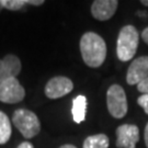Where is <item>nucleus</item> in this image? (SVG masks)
Here are the masks:
<instances>
[{
  "label": "nucleus",
  "mask_w": 148,
  "mask_h": 148,
  "mask_svg": "<svg viewBox=\"0 0 148 148\" xmlns=\"http://www.w3.org/2000/svg\"><path fill=\"white\" fill-rule=\"evenodd\" d=\"M80 52L87 66L100 67L106 56V45L102 37L95 32H87L80 40Z\"/></svg>",
  "instance_id": "f257e3e1"
},
{
  "label": "nucleus",
  "mask_w": 148,
  "mask_h": 148,
  "mask_svg": "<svg viewBox=\"0 0 148 148\" xmlns=\"http://www.w3.org/2000/svg\"><path fill=\"white\" fill-rule=\"evenodd\" d=\"M139 43V34L137 29L131 24L121 29L117 36L116 54L122 62H128L136 54Z\"/></svg>",
  "instance_id": "f03ea898"
},
{
  "label": "nucleus",
  "mask_w": 148,
  "mask_h": 148,
  "mask_svg": "<svg viewBox=\"0 0 148 148\" xmlns=\"http://www.w3.org/2000/svg\"><path fill=\"white\" fill-rule=\"evenodd\" d=\"M12 122L25 138L36 136L41 131V124L36 114L25 109H19L13 113Z\"/></svg>",
  "instance_id": "7ed1b4c3"
},
{
  "label": "nucleus",
  "mask_w": 148,
  "mask_h": 148,
  "mask_svg": "<svg viewBox=\"0 0 148 148\" xmlns=\"http://www.w3.org/2000/svg\"><path fill=\"white\" fill-rule=\"evenodd\" d=\"M106 106L113 117L122 119L127 113V99L125 91L120 85H112L106 92Z\"/></svg>",
  "instance_id": "20e7f679"
},
{
  "label": "nucleus",
  "mask_w": 148,
  "mask_h": 148,
  "mask_svg": "<svg viewBox=\"0 0 148 148\" xmlns=\"http://www.w3.org/2000/svg\"><path fill=\"white\" fill-rule=\"evenodd\" d=\"M25 90L16 78H11L0 84V101L5 103H18L24 99Z\"/></svg>",
  "instance_id": "39448f33"
},
{
  "label": "nucleus",
  "mask_w": 148,
  "mask_h": 148,
  "mask_svg": "<svg viewBox=\"0 0 148 148\" xmlns=\"http://www.w3.org/2000/svg\"><path fill=\"white\" fill-rule=\"evenodd\" d=\"M74 89L73 81L64 76L54 77L45 86V95L49 99H58Z\"/></svg>",
  "instance_id": "423d86ee"
},
{
  "label": "nucleus",
  "mask_w": 148,
  "mask_h": 148,
  "mask_svg": "<svg viewBox=\"0 0 148 148\" xmlns=\"http://www.w3.org/2000/svg\"><path fill=\"white\" fill-rule=\"evenodd\" d=\"M139 140V130L133 124H123L116 128V147L135 148Z\"/></svg>",
  "instance_id": "0eeeda50"
},
{
  "label": "nucleus",
  "mask_w": 148,
  "mask_h": 148,
  "mask_svg": "<svg viewBox=\"0 0 148 148\" xmlns=\"http://www.w3.org/2000/svg\"><path fill=\"white\" fill-rule=\"evenodd\" d=\"M148 78V56L134 59L127 69L126 81L128 85H138Z\"/></svg>",
  "instance_id": "6e6552de"
},
{
  "label": "nucleus",
  "mask_w": 148,
  "mask_h": 148,
  "mask_svg": "<svg viewBox=\"0 0 148 148\" xmlns=\"http://www.w3.org/2000/svg\"><path fill=\"white\" fill-rule=\"evenodd\" d=\"M117 5V0H95L91 5V13L97 20L106 21L114 16Z\"/></svg>",
  "instance_id": "1a4fd4ad"
},
{
  "label": "nucleus",
  "mask_w": 148,
  "mask_h": 148,
  "mask_svg": "<svg viewBox=\"0 0 148 148\" xmlns=\"http://www.w3.org/2000/svg\"><path fill=\"white\" fill-rule=\"evenodd\" d=\"M21 71V62L16 55H7L0 59V84L11 78H16Z\"/></svg>",
  "instance_id": "9d476101"
},
{
  "label": "nucleus",
  "mask_w": 148,
  "mask_h": 148,
  "mask_svg": "<svg viewBox=\"0 0 148 148\" xmlns=\"http://www.w3.org/2000/svg\"><path fill=\"white\" fill-rule=\"evenodd\" d=\"M86 111H87V98L85 95H78L73 100V119L76 123H81L85 121Z\"/></svg>",
  "instance_id": "9b49d317"
},
{
  "label": "nucleus",
  "mask_w": 148,
  "mask_h": 148,
  "mask_svg": "<svg viewBox=\"0 0 148 148\" xmlns=\"http://www.w3.org/2000/svg\"><path fill=\"white\" fill-rule=\"evenodd\" d=\"M109 137L106 134H97L85 139L82 148H109Z\"/></svg>",
  "instance_id": "f8f14e48"
},
{
  "label": "nucleus",
  "mask_w": 148,
  "mask_h": 148,
  "mask_svg": "<svg viewBox=\"0 0 148 148\" xmlns=\"http://www.w3.org/2000/svg\"><path fill=\"white\" fill-rule=\"evenodd\" d=\"M11 136V124L7 114L0 111V145L8 143Z\"/></svg>",
  "instance_id": "ddd939ff"
},
{
  "label": "nucleus",
  "mask_w": 148,
  "mask_h": 148,
  "mask_svg": "<svg viewBox=\"0 0 148 148\" xmlns=\"http://www.w3.org/2000/svg\"><path fill=\"white\" fill-rule=\"evenodd\" d=\"M5 9L11 11L20 10L25 5L29 3V0H1Z\"/></svg>",
  "instance_id": "4468645a"
},
{
  "label": "nucleus",
  "mask_w": 148,
  "mask_h": 148,
  "mask_svg": "<svg viewBox=\"0 0 148 148\" xmlns=\"http://www.w3.org/2000/svg\"><path fill=\"white\" fill-rule=\"evenodd\" d=\"M137 103L144 109L145 113L148 115V95H142L137 99Z\"/></svg>",
  "instance_id": "2eb2a0df"
},
{
  "label": "nucleus",
  "mask_w": 148,
  "mask_h": 148,
  "mask_svg": "<svg viewBox=\"0 0 148 148\" xmlns=\"http://www.w3.org/2000/svg\"><path fill=\"white\" fill-rule=\"evenodd\" d=\"M137 90L139 92H142V95H148V78L143 80L140 84H138Z\"/></svg>",
  "instance_id": "dca6fc26"
},
{
  "label": "nucleus",
  "mask_w": 148,
  "mask_h": 148,
  "mask_svg": "<svg viewBox=\"0 0 148 148\" xmlns=\"http://www.w3.org/2000/svg\"><path fill=\"white\" fill-rule=\"evenodd\" d=\"M142 38L144 40V42L148 45V27H146L143 32H142Z\"/></svg>",
  "instance_id": "f3484780"
},
{
  "label": "nucleus",
  "mask_w": 148,
  "mask_h": 148,
  "mask_svg": "<svg viewBox=\"0 0 148 148\" xmlns=\"http://www.w3.org/2000/svg\"><path fill=\"white\" fill-rule=\"evenodd\" d=\"M29 3L33 5H41L44 3V0H29Z\"/></svg>",
  "instance_id": "a211bd4d"
},
{
  "label": "nucleus",
  "mask_w": 148,
  "mask_h": 148,
  "mask_svg": "<svg viewBox=\"0 0 148 148\" xmlns=\"http://www.w3.org/2000/svg\"><path fill=\"white\" fill-rule=\"evenodd\" d=\"M18 148H34V147H33V145H32L31 143H29V142H24V143L20 144Z\"/></svg>",
  "instance_id": "6ab92c4d"
},
{
  "label": "nucleus",
  "mask_w": 148,
  "mask_h": 148,
  "mask_svg": "<svg viewBox=\"0 0 148 148\" xmlns=\"http://www.w3.org/2000/svg\"><path fill=\"white\" fill-rule=\"evenodd\" d=\"M144 138H145V144H146V147L148 148V123H147V125H146V127H145Z\"/></svg>",
  "instance_id": "aec40b11"
},
{
  "label": "nucleus",
  "mask_w": 148,
  "mask_h": 148,
  "mask_svg": "<svg viewBox=\"0 0 148 148\" xmlns=\"http://www.w3.org/2000/svg\"><path fill=\"white\" fill-rule=\"evenodd\" d=\"M59 148H77L76 146H74V145H63L62 147Z\"/></svg>",
  "instance_id": "412c9836"
},
{
  "label": "nucleus",
  "mask_w": 148,
  "mask_h": 148,
  "mask_svg": "<svg viewBox=\"0 0 148 148\" xmlns=\"http://www.w3.org/2000/svg\"><path fill=\"white\" fill-rule=\"evenodd\" d=\"M142 3L145 5H148V0H142Z\"/></svg>",
  "instance_id": "4be33fe9"
},
{
  "label": "nucleus",
  "mask_w": 148,
  "mask_h": 148,
  "mask_svg": "<svg viewBox=\"0 0 148 148\" xmlns=\"http://www.w3.org/2000/svg\"><path fill=\"white\" fill-rule=\"evenodd\" d=\"M3 9V5H2V2H1V0H0V11Z\"/></svg>",
  "instance_id": "5701e85b"
}]
</instances>
